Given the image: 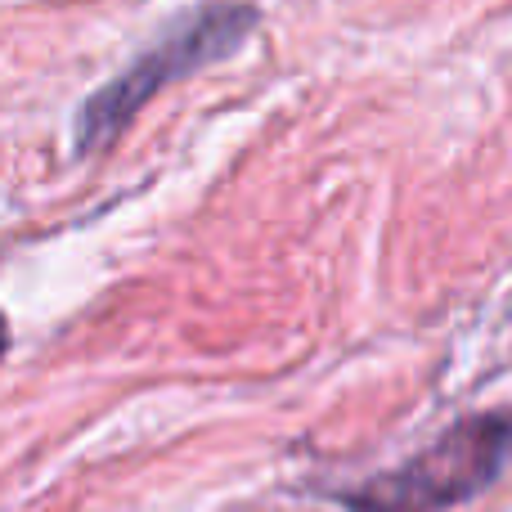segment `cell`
I'll return each mask as SVG.
<instances>
[{"mask_svg":"<svg viewBox=\"0 0 512 512\" xmlns=\"http://www.w3.org/2000/svg\"><path fill=\"white\" fill-rule=\"evenodd\" d=\"M5 351H9V319L0 315V360H5Z\"/></svg>","mask_w":512,"mask_h":512,"instance_id":"cell-3","label":"cell"},{"mask_svg":"<svg viewBox=\"0 0 512 512\" xmlns=\"http://www.w3.org/2000/svg\"><path fill=\"white\" fill-rule=\"evenodd\" d=\"M256 23H261V14L252 5H234V0L203 5L194 14H185L180 23H171L122 77H113L108 86H99L86 99V108L77 117V149L95 153L104 144H113L158 90H167L180 77H194L198 68L225 59V54H234L256 32Z\"/></svg>","mask_w":512,"mask_h":512,"instance_id":"cell-1","label":"cell"},{"mask_svg":"<svg viewBox=\"0 0 512 512\" xmlns=\"http://www.w3.org/2000/svg\"><path fill=\"white\" fill-rule=\"evenodd\" d=\"M512 459V414H477L454 423L436 445L414 454L409 463L342 490L351 512H445L463 499L495 486Z\"/></svg>","mask_w":512,"mask_h":512,"instance_id":"cell-2","label":"cell"}]
</instances>
